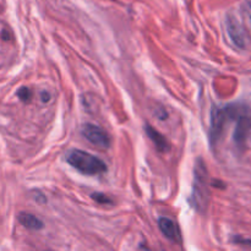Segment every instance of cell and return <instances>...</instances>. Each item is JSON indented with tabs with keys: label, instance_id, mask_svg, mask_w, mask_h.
I'll return each instance as SVG.
<instances>
[{
	"label": "cell",
	"instance_id": "5b68a950",
	"mask_svg": "<svg viewBox=\"0 0 251 251\" xmlns=\"http://www.w3.org/2000/svg\"><path fill=\"white\" fill-rule=\"evenodd\" d=\"M226 27H227L228 36L232 39L234 46L242 49L245 48L247 47V33H245L242 22L234 15L229 14L227 15V19H226Z\"/></svg>",
	"mask_w": 251,
	"mask_h": 251
},
{
	"label": "cell",
	"instance_id": "8992f818",
	"mask_svg": "<svg viewBox=\"0 0 251 251\" xmlns=\"http://www.w3.org/2000/svg\"><path fill=\"white\" fill-rule=\"evenodd\" d=\"M82 135L87 141L100 149H108L110 146L109 135L98 125L85 124L82 127Z\"/></svg>",
	"mask_w": 251,
	"mask_h": 251
},
{
	"label": "cell",
	"instance_id": "4fadbf2b",
	"mask_svg": "<svg viewBox=\"0 0 251 251\" xmlns=\"http://www.w3.org/2000/svg\"><path fill=\"white\" fill-rule=\"evenodd\" d=\"M233 242L237 243V244L251 245V240H249V239H244V238H240V237H235V238H233Z\"/></svg>",
	"mask_w": 251,
	"mask_h": 251
},
{
	"label": "cell",
	"instance_id": "8fae6325",
	"mask_svg": "<svg viewBox=\"0 0 251 251\" xmlns=\"http://www.w3.org/2000/svg\"><path fill=\"white\" fill-rule=\"evenodd\" d=\"M17 96H19L20 100H24V102H29L32 98V92L29 88L21 87L19 91H17Z\"/></svg>",
	"mask_w": 251,
	"mask_h": 251
},
{
	"label": "cell",
	"instance_id": "30bf717a",
	"mask_svg": "<svg viewBox=\"0 0 251 251\" xmlns=\"http://www.w3.org/2000/svg\"><path fill=\"white\" fill-rule=\"evenodd\" d=\"M242 14L245 21L248 22L249 27L251 28V0H248L242 5Z\"/></svg>",
	"mask_w": 251,
	"mask_h": 251
},
{
	"label": "cell",
	"instance_id": "52a82bcc",
	"mask_svg": "<svg viewBox=\"0 0 251 251\" xmlns=\"http://www.w3.org/2000/svg\"><path fill=\"white\" fill-rule=\"evenodd\" d=\"M158 227L161 229L162 234L166 238H168L172 242H180L181 235L179 227L176 226V223L174 221H172L171 218L167 217H161L158 221Z\"/></svg>",
	"mask_w": 251,
	"mask_h": 251
},
{
	"label": "cell",
	"instance_id": "277c9868",
	"mask_svg": "<svg viewBox=\"0 0 251 251\" xmlns=\"http://www.w3.org/2000/svg\"><path fill=\"white\" fill-rule=\"evenodd\" d=\"M251 132V115L249 110L240 114L237 119V126H235L234 134H233V141L238 149L243 150L247 145L248 139Z\"/></svg>",
	"mask_w": 251,
	"mask_h": 251
},
{
	"label": "cell",
	"instance_id": "9c48e42d",
	"mask_svg": "<svg viewBox=\"0 0 251 251\" xmlns=\"http://www.w3.org/2000/svg\"><path fill=\"white\" fill-rule=\"evenodd\" d=\"M19 222L21 223L25 228H27V229L29 230H39L44 227L43 222H42L38 217L31 215V213H20Z\"/></svg>",
	"mask_w": 251,
	"mask_h": 251
},
{
	"label": "cell",
	"instance_id": "3957f363",
	"mask_svg": "<svg viewBox=\"0 0 251 251\" xmlns=\"http://www.w3.org/2000/svg\"><path fill=\"white\" fill-rule=\"evenodd\" d=\"M71 167L86 176H100L107 172V166L98 157L81 150H70L65 156Z\"/></svg>",
	"mask_w": 251,
	"mask_h": 251
},
{
	"label": "cell",
	"instance_id": "7a4b0ae2",
	"mask_svg": "<svg viewBox=\"0 0 251 251\" xmlns=\"http://www.w3.org/2000/svg\"><path fill=\"white\" fill-rule=\"evenodd\" d=\"M210 202V181L208 172L205 162L201 158L196 161L194 168V184H193V203L200 212H205Z\"/></svg>",
	"mask_w": 251,
	"mask_h": 251
},
{
	"label": "cell",
	"instance_id": "ba28073f",
	"mask_svg": "<svg viewBox=\"0 0 251 251\" xmlns=\"http://www.w3.org/2000/svg\"><path fill=\"white\" fill-rule=\"evenodd\" d=\"M145 130H146V134L149 135V137L152 140V142L154 144V146H156L159 151H162V152L168 151L169 142L167 141V139L161 134V132L157 131L154 127H152L151 125H149V124L146 125Z\"/></svg>",
	"mask_w": 251,
	"mask_h": 251
},
{
	"label": "cell",
	"instance_id": "7c38bea8",
	"mask_svg": "<svg viewBox=\"0 0 251 251\" xmlns=\"http://www.w3.org/2000/svg\"><path fill=\"white\" fill-rule=\"evenodd\" d=\"M91 198L100 203H113L112 199H109L107 195H104V194L95 193V194H92V196H91Z\"/></svg>",
	"mask_w": 251,
	"mask_h": 251
},
{
	"label": "cell",
	"instance_id": "6da1fadb",
	"mask_svg": "<svg viewBox=\"0 0 251 251\" xmlns=\"http://www.w3.org/2000/svg\"><path fill=\"white\" fill-rule=\"evenodd\" d=\"M245 105L229 104L226 107H213L211 112V127H210V142L212 146H216L222 137L225 126L230 120H237L240 114L247 112Z\"/></svg>",
	"mask_w": 251,
	"mask_h": 251
}]
</instances>
